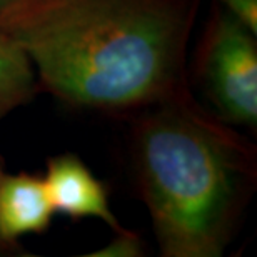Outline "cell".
Here are the masks:
<instances>
[{
    "label": "cell",
    "instance_id": "1",
    "mask_svg": "<svg viewBox=\"0 0 257 257\" xmlns=\"http://www.w3.org/2000/svg\"><path fill=\"white\" fill-rule=\"evenodd\" d=\"M192 0H14L0 32L67 104L152 105L182 89Z\"/></svg>",
    "mask_w": 257,
    "mask_h": 257
},
{
    "label": "cell",
    "instance_id": "2",
    "mask_svg": "<svg viewBox=\"0 0 257 257\" xmlns=\"http://www.w3.org/2000/svg\"><path fill=\"white\" fill-rule=\"evenodd\" d=\"M134 132V164L166 257H219L247 202L254 156L184 89L156 102Z\"/></svg>",
    "mask_w": 257,
    "mask_h": 257
},
{
    "label": "cell",
    "instance_id": "3",
    "mask_svg": "<svg viewBox=\"0 0 257 257\" xmlns=\"http://www.w3.org/2000/svg\"><path fill=\"white\" fill-rule=\"evenodd\" d=\"M247 25L229 12L215 14L200 45L199 70L205 94L220 119L230 124L257 122V45Z\"/></svg>",
    "mask_w": 257,
    "mask_h": 257
},
{
    "label": "cell",
    "instance_id": "4",
    "mask_svg": "<svg viewBox=\"0 0 257 257\" xmlns=\"http://www.w3.org/2000/svg\"><path fill=\"white\" fill-rule=\"evenodd\" d=\"M44 182L54 212L74 219H100L114 232L124 229L112 212L104 184L79 156L65 152L49 159Z\"/></svg>",
    "mask_w": 257,
    "mask_h": 257
},
{
    "label": "cell",
    "instance_id": "5",
    "mask_svg": "<svg viewBox=\"0 0 257 257\" xmlns=\"http://www.w3.org/2000/svg\"><path fill=\"white\" fill-rule=\"evenodd\" d=\"M54 209L44 177L32 174H5L0 177V239L7 245L27 234L49 229Z\"/></svg>",
    "mask_w": 257,
    "mask_h": 257
},
{
    "label": "cell",
    "instance_id": "6",
    "mask_svg": "<svg viewBox=\"0 0 257 257\" xmlns=\"http://www.w3.org/2000/svg\"><path fill=\"white\" fill-rule=\"evenodd\" d=\"M37 82L24 50L0 32V119L32 99Z\"/></svg>",
    "mask_w": 257,
    "mask_h": 257
},
{
    "label": "cell",
    "instance_id": "7",
    "mask_svg": "<svg viewBox=\"0 0 257 257\" xmlns=\"http://www.w3.org/2000/svg\"><path fill=\"white\" fill-rule=\"evenodd\" d=\"M144 254L142 240L136 232H131L125 227L117 230L115 237L109 244L95 252H89V257H139Z\"/></svg>",
    "mask_w": 257,
    "mask_h": 257
},
{
    "label": "cell",
    "instance_id": "8",
    "mask_svg": "<svg viewBox=\"0 0 257 257\" xmlns=\"http://www.w3.org/2000/svg\"><path fill=\"white\" fill-rule=\"evenodd\" d=\"M225 10L235 15L240 22L257 34V0H220Z\"/></svg>",
    "mask_w": 257,
    "mask_h": 257
},
{
    "label": "cell",
    "instance_id": "9",
    "mask_svg": "<svg viewBox=\"0 0 257 257\" xmlns=\"http://www.w3.org/2000/svg\"><path fill=\"white\" fill-rule=\"evenodd\" d=\"M2 176H4V166H2V157H0V177H2ZM0 249H12V247L7 245L2 239H0Z\"/></svg>",
    "mask_w": 257,
    "mask_h": 257
},
{
    "label": "cell",
    "instance_id": "10",
    "mask_svg": "<svg viewBox=\"0 0 257 257\" xmlns=\"http://www.w3.org/2000/svg\"><path fill=\"white\" fill-rule=\"evenodd\" d=\"M12 2H14V0H0V10H2V9H5V7H7L9 4H12Z\"/></svg>",
    "mask_w": 257,
    "mask_h": 257
}]
</instances>
